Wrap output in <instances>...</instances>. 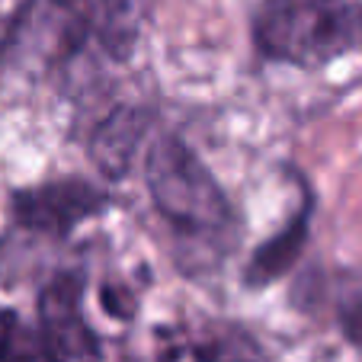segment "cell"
I'll list each match as a JSON object with an SVG mask.
<instances>
[{
  "label": "cell",
  "instance_id": "6da1fadb",
  "mask_svg": "<svg viewBox=\"0 0 362 362\" xmlns=\"http://www.w3.org/2000/svg\"><path fill=\"white\" fill-rule=\"evenodd\" d=\"M144 173L158 212L170 221L180 238L218 247V250L231 244V205L189 144L180 141L177 135L158 138Z\"/></svg>",
  "mask_w": 362,
  "mask_h": 362
},
{
  "label": "cell",
  "instance_id": "7a4b0ae2",
  "mask_svg": "<svg viewBox=\"0 0 362 362\" xmlns=\"http://www.w3.org/2000/svg\"><path fill=\"white\" fill-rule=\"evenodd\" d=\"M253 35L267 58L311 68L359 45L362 7L334 0H267Z\"/></svg>",
  "mask_w": 362,
  "mask_h": 362
},
{
  "label": "cell",
  "instance_id": "3957f363",
  "mask_svg": "<svg viewBox=\"0 0 362 362\" xmlns=\"http://www.w3.org/2000/svg\"><path fill=\"white\" fill-rule=\"evenodd\" d=\"M39 340L48 362H103V346L83 317L77 276H55L42 288Z\"/></svg>",
  "mask_w": 362,
  "mask_h": 362
},
{
  "label": "cell",
  "instance_id": "277c9868",
  "mask_svg": "<svg viewBox=\"0 0 362 362\" xmlns=\"http://www.w3.org/2000/svg\"><path fill=\"white\" fill-rule=\"evenodd\" d=\"M106 209V192L87 180H55V183L23 189L13 199V215L23 228L39 234H68Z\"/></svg>",
  "mask_w": 362,
  "mask_h": 362
},
{
  "label": "cell",
  "instance_id": "5b68a950",
  "mask_svg": "<svg viewBox=\"0 0 362 362\" xmlns=\"http://www.w3.org/2000/svg\"><path fill=\"white\" fill-rule=\"evenodd\" d=\"M151 129V112L141 106H119L100 122L90 138V158L110 180H122L129 173L135 151L141 148L144 132Z\"/></svg>",
  "mask_w": 362,
  "mask_h": 362
},
{
  "label": "cell",
  "instance_id": "8992f818",
  "mask_svg": "<svg viewBox=\"0 0 362 362\" xmlns=\"http://www.w3.org/2000/svg\"><path fill=\"white\" fill-rule=\"evenodd\" d=\"M20 29L52 55H68L90 29V0H26Z\"/></svg>",
  "mask_w": 362,
  "mask_h": 362
},
{
  "label": "cell",
  "instance_id": "52a82bcc",
  "mask_svg": "<svg viewBox=\"0 0 362 362\" xmlns=\"http://www.w3.org/2000/svg\"><path fill=\"white\" fill-rule=\"evenodd\" d=\"M305 238H308V212H298L288 221V228H282L276 238H269L263 247H257L250 267H247V282L250 286H267V282L279 279L298 260Z\"/></svg>",
  "mask_w": 362,
  "mask_h": 362
},
{
  "label": "cell",
  "instance_id": "ba28073f",
  "mask_svg": "<svg viewBox=\"0 0 362 362\" xmlns=\"http://www.w3.org/2000/svg\"><path fill=\"white\" fill-rule=\"evenodd\" d=\"M196 362H267L250 334L231 324H212L192 349Z\"/></svg>",
  "mask_w": 362,
  "mask_h": 362
},
{
  "label": "cell",
  "instance_id": "9c48e42d",
  "mask_svg": "<svg viewBox=\"0 0 362 362\" xmlns=\"http://www.w3.org/2000/svg\"><path fill=\"white\" fill-rule=\"evenodd\" d=\"M0 362H48L39 334H33L16 311H0Z\"/></svg>",
  "mask_w": 362,
  "mask_h": 362
},
{
  "label": "cell",
  "instance_id": "30bf717a",
  "mask_svg": "<svg viewBox=\"0 0 362 362\" xmlns=\"http://www.w3.org/2000/svg\"><path fill=\"white\" fill-rule=\"evenodd\" d=\"M343 330L353 343H362V301L346 308V315H343Z\"/></svg>",
  "mask_w": 362,
  "mask_h": 362
}]
</instances>
